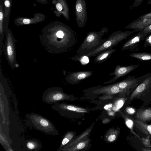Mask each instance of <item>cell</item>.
Listing matches in <instances>:
<instances>
[{
	"mask_svg": "<svg viewBox=\"0 0 151 151\" xmlns=\"http://www.w3.org/2000/svg\"><path fill=\"white\" fill-rule=\"evenodd\" d=\"M141 31L145 36L151 33V24L144 28Z\"/></svg>",
	"mask_w": 151,
	"mask_h": 151,
	"instance_id": "cell-26",
	"label": "cell"
},
{
	"mask_svg": "<svg viewBox=\"0 0 151 151\" xmlns=\"http://www.w3.org/2000/svg\"><path fill=\"white\" fill-rule=\"evenodd\" d=\"M46 16L44 14L39 13L34 14L32 18L19 17L15 19V24L17 26L37 24L43 22L45 20Z\"/></svg>",
	"mask_w": 151,
	"mask_h": 151,
	"instance_id": "cell-11",
	"label": "cell"
},
{
	"mask_svg": "<svg viewBox=\"0 0 151 151\" xmlns=\"http://www.w3.org/2000/svg\"><path fill=\"white\" fill-rule=\"evenodd\" d=\"M70 134H67L64 138L63 140H62L61 146H60V148L61 147L63 146L66 144H67L69 141L70 140Z\"/></svg>",
	"mask_w": 151,
	"mask_h": 151,
	"instance_id": "cell-27",
	"label": "cell"
},
{
	"mask_svg": "<svg viewBox=\"0 0 151 151\" xmlns=\"http://www.w3.org/2000/svg\"><path fill=\"white\" fill-rule=\"evenodd\" d=\"M135 99L142 100L144 106L151 103V73H147L145 79L132 91L126 101V105H129Z\"/></svg>",
	"mask_w": 151,
	"mask_h": 151,
	"instance_id": "cell-4",
	"label": "cell"
},
{
	"mask_svg": "<svg viewBox=\"0 0 151 151\" xmlns=\"http://www.w3.org/2000/svg\"><path fill=\"white\" fill-rule=\"evenodd\" d=\"M145 38V42L144 45V47L145 48L148 46H151V33Z\"/></svg>",
	"mask_w": 151,
	"mask_h": 151,
	"instance_id": "cell-23",
	"label": "cell"
},
{
	"mask_svg": "<svg viewBox=\"0 0 151 151\" xmlns=\"http://www.w3.org/2000/svg\"><path fill=\"white\" fill-rule=\"evenodd\" d=\"M129 55L142 61L151 60V53L148 52H135L131 53Z\"/></svg>",
	"mask_w": 151,
	"mask_h": 151,
	"instance_id": "cell-21",
	"label": "cell"
},
{
	"mask_svg": "<svg viewBox=\"0 0 151 151\" xmlns=\"http://www.w3.org/2000/svg\"><path fill=\"white\" fill-rule=\"evenodd\" d=\"M145 36L141 31L134 35L124 43L122 47V50H129L136 51L138 50V44L142 40L145 39Z\"/></svg>",
	"mask_w": 151,
	"mask_h": 151,
	"instance_id": "cell-10",
	"label": "cell"
},
{
	"mask_svg": "<svg viewBox=\"0 0 151 151\" xmlns=\"http://www.w3.org/2000/svg\"><path fill=\"white\" fill-rule=\"evenodd\" d=\"M93 71H83L70 73L65 78L66 81L71 83H79L80 81L92 76Z\"/></svg>",
	"mask_w": 151,
	"mask_h": 151,
	"instance_id": "cell-12",
	"label": "cell"
},
{
	"mask_svg": "<svg viewBox=\"0 0 151 151\" xmlns=\"http://www.w3.org/2000/svg\"><path fill=\"white\" fill-rule=\"evenodd\" d=\"M104 32L102 31L99 32H90L77 50V55L70 59L75 61L79 60L82 57L99 47L106 40V39L101 38L104 34Z\"/></svg>",
	"mask_w": 151,
	"mask_h": 151,
	"instance_id": "cell-2",
	"label": "cell"
},
{
	"mask_svg": "<svg viewBox=\"0 0 151 151\" xmlns=\"http://www.w3.org/2000/svg\"><path fill=\"white\" fill-rule=\"evenodd\" d=\"M115 51V49L111 48L102 52L97 55L94 62L97 64L103 63L109 58Z\"/></svg>",
	"mask_w": 151,
	"mask_h": 151,
	"instance_id": "cell-19",
	"label": "cell"
},
{
	"mask_svg": "<svg viewBox=\"0 0 151 151\" xmlns=\"http://www.w3.org/2000/svg\"><path fill=\"white\" fill-rule=\"evenodd\" d=\"M142 143L145 147H151V144L149 139L147 138H142L141 140Z\"/></svg>",
	"mask_w": 151,
	"mask_h": 151,
	"instance_id": "cell-24",
	"label": "cell"
},
{
	"mask_svg": "<svg viewBox=\"0 0 151 151\" xmlns=\"http://www.w3.org/2000/svg\"><path fill=\"white\" fill-rule=\"evenodd\" d=\"M23 149L26 151H39L42 147V144L38 140L32 139L23 141L22 142Z\"/></svg>",
	"mask_w": 151,
	"mask_h": 151,
	"instance_id": "cell-13",
	"label": "cell"
},
{
	"mask_svg": "<svg viewBox=\"0 0 151 151\" xmlns=\"http://www.w3.org/2000/svg\"><path fill=\"white\" fill-rule=\"evenodd\" d=\"M137 109L132 106H128L125 109V112L128 115L135 119Z\"/></svg>",
	"mask_w": 151,
	"mask_h": 151,
	"instance_id": "cell-22",
	"label": "cell"
},
{
	"mask_svg": "<svg viewBox=\"0 0 151 151\" xmlns=\"http://www.w3.org/2000/svg\"><path fill=\"white\" fill-rule=\"evenodd\" d=\"M116 138L114 135H111L108 138V140L109 142H112L115 140Z\"/></svg>",
	"mask_w": 151,
	"mask_h": 151,
	"instance_id": "cell-30",
	"label": "cell"
},
{
	"mask_svg": "<svg viewBox=\"0 0 151 151\" xmlns=\"http://www.w3.org/2000/svg\"><path fill=\"white\" fill-rule=\"evenodd\" d=\"M151 18V12L140 16L136 20L137 21H143L147 19Z\"/></svg>",
	"mask_w": 151,
	"mask_h": 151,
	"instance_id": "cell-25",
	"label": "cell"
},
{
	"mask_svg": "<svg viewBox=\"0 0 151 151\" xmlns=\"http://www.w3.org/2000/svg\"><path fill=\"white\" fill-rule=\"evenodd\" d=\"M135 32L134 30L124 32L119 31L115 32L106 39V40L99 47L83 56L88 57L94 56L105 50L113 48L114 46H116L119 42L126 39L130 35Z\"/></svg>",
	"mask_w": 151,
	"mask_h": 151,
	"instance_id": "cell-5",
	"label": "cell"
},
{
	"mask_svg": "<svg viewBox=\"0 0 151 151\" xmlns=\"http://www.w3.org/2000/svg\"><path fill=\"white\" fill-rule=\"evenodd\" d=\"M6 39L3 46V51L9 65L12 69L17 67L15 50L16 40L13 36L11 30L6 29L5 33Z\"/></svg>",
	"mask_w": 151,
	"mask_h": 151,
	"instance_id": "cell-6",
	"label": "cell"
},
{
	"mask_svg": "<svg viewBox=\"0 0 151 151\" xmlns=\"http://www.w3.org/2000/svg\"><path fill=\"white\" fill-rule=\"evenodd\" d=\"M41 38L47 50L55 53L71 50L78 42L76 34L66 29L58 21L51 22L45 26Z\"/></svg>",
	"mask_w": 151,
	"mask_h": 151,
	"instance_id": "cell-1",
	"label": "cell"
},
{
	"mask_svg": "<svg viewBox=\"0 0 151 151\" xmlns=\"http://www.w3.org/2000/svg\"><path fill=\"white\" fill-rule=\"evenodd\" d=\"M144 0H134L132 7H137Z\"/></svg>",
	"mask_w": 151,
	"mask_h": 151,
	"instance_id": "cell-28",
	"label": "cell"
},
{
	"mask_svg": "<svg viewBox=\"0 0 151 151\" xmlns=\"http://www.w3.org/2000/svg\"><path fill=\"white\" fill-rule=\"evenodd\" d=\"M146 122L151 121V108L141 107L137 109L135 119Z\"/></svg>",
	"mask_w": 151,
	"mask_h": 151,
	"instance_id": "cell-14",
	"label": "cell"
},
{
	"mask_svg": "<svg viewBox=\"0 0 151 151\" xmlns=\"http://www.w3.org/2000/svg\"><path fill=\"white\" fill-rule=\"evenodd\" d=\"M124 118L126 126L130 130L133 134L139 140H141V138L134 131V128L135 126L134 119L128 115H124Z\"/></svg>",
	"mask_w": 151,
	"mask_h": 151,
	"instance_id": "cell-20",
	"label": "cell"
},
{
	"mask_svg": "<svg viewBox=\"0 0 151 151\" xmlns=\"http://www.w3.org/2000/svg\"><path fill=\"white\" fill-rule=\"evenodd\" d=\"M134 126L149 137L151 138V124H148L140 120L134 119Z\"/></svg>",
	"mask_w": 151,
	"mask_h": 151,
	"instance_id": "cell-18",
	"label": "cell"
},
{
	"mask_svg": "<svg viewBox=\"0 0 151 151\" xmlns=\"http://www.w3.org/2000/svg\"><path fill=\"white\" fill-rule=\"evenodd\" d=\"M66 98V95L60 87H53L48 88L44 92L42 100L49 104H55Z\"/></svg>",
	"mask_w": 151,
	"mask_h": 151,
	"instance_id": "cell-7",
	"label": "cell"
},
{
	"mask_svg": "<svg viewBox=\"0 0 151 151\" xmlns=\"http://www.w3.org/2000/svg\"><path fill=\"white\" fill-rule=\"evenodd\" d=\"M151 24V18L143 21L135 20L125 27L126 28L134 30L135 32H139Z\"/></svg>",
	"mask_w": 151,
	"mask_h": 151,
	"instance_id": "cell-15",
	"label": "cell"
},
{
	"mask_svg": "<svg viewBox=\"0 0 151 151\" xmlns=\"http://www.w3.org/2000/svg\"><path fill=\"white\" fill-rule=\"evenodd\" d=\"M4 12L3 0H0V56L2 53V48L5 31L4 28Z\"/></svg>",
	"mask_w": 151,
	"mask_h": 151,
	"instance_id": "cell-16",
	"label": "cell"
},
{
	"mask_svg": "<svg viewBox=\"0 0 151 151\" xmlns=\"http://www.w3.org/2000/svg\"><path fill=\"white\" fill-rule=\"evenodd\" d=\"M38 2L42 4H45L48 3L47 0H35Z\"/></svg>",
	"mask_w": 151,
	"mask_h": 151,
	"instance_id": "cell-32",
	"label": "cell"
},
{
	"mask_svg": "<svg viewBox=\"0 0 151 151\" xmlns=\"http://www.w3.org/2000/svg\"><path fill=\"white\" fill-rule=\"evenodd\" d=\"M85 146V144L83 142H81L78 144L77 148L78 149H81L83 148Z\"/></svg>",
	"mask_w": 151,
	"mask_h": 151,
	"instance_id": "cell-29",
	"label": "cell"
},
{
	"mask_svg": "<svg viewBox=\"0 0 151 151\" xmlns=\"http://www.w3.org/2000/svg\"><path fill=\"white\" fill-rule=\"evenodd\" d=\"M147 75V74L138 78H135L134 76H129L117 84L121 89L127 94L130 95L136 87L145 79Z\"/></svg>",
	"mask_w": 151,
	"mask_h": 151,
	"instance_id": "cell-8",
	"label": "cell"
},
{
	"mask_svg": "<svg viewBox=\"0 0 151 151\" xmlns=\"http://www.w3.org/2000/svg\"><path fill=\"white\" fill-rule=\"evenodd\" d=\"M77 11L79 12H81L82 10V7L80 4H78L76 6Z\"/></svg>",
	"mask_w": 151,
	"mask_h": 151,
	"instance_id": "cell-31",
	"label": "cell"
},
{
	"mask_svg": "<svg viewBox=\"0 0 151 151\" xmlns=\"http://www.w3.org/2000/svg\"><path fill=\"white\" fill-rule=\"evenodd\" d=\"M142 150L144 151H151V149L150 147H145L143 148Z\"/></svg>",
	"mask_w": 151,
	"mask_h": 151,
	"instance_id": "cell-33",
	"label": "cell"
},
{
	"mask_svg": "<svg viewBox=\"0 0 151 151\" xmlns=\"http://www.w3.org/2000/svg\"><path fill=\"white\" fill-rule=\"evenodd\" d=\"M25 117V123L29 126L47 134H58V132L52 123L42 116L32 112L27 114Z\"/></svg>",
	"mask_w": 151,
	"mask_h": 151,
	"instance_id": "cell-3",
	"label": "cell"
},
{
	"mask_svg": "<svg viewBox=\"0 0 151 151\" xmlns=\"http://www.w3.org/2000/svg\"><path fill=\"white\" fill-rule=\"evenodd\" d=\"M139 65V64L127 66L117 65L115 68L114 71L109 74L110 76L114 75V77L109 81L104 83H110L115 81L120 77L130 73L137 68Z\"/></svg>",
	"mask_w": 151,
	"mask_h": 151,
	"instance_id": "cell-9",
	"label": "cell"
},
{
	"mask_svg": "<svg viewBox=\"0 0 151 151\" xmlns=\"http://www.w3.org/2000/svg\"><path fill=\"white\" fill-rule=\"evenodd\" d=\"M4 5V28L5 31L8 28V24L12 6V0H3Z\"/></svg>",
	"mask_w": 151,
	"mask_h": 151,
	"instance_id": "cell-17",
	"label": "cell"
},
{
	"mask_svg": "<svg viewBox=\"0 0 151 151\" xmlns=\"http://www.w3.org/2000/svg\"><path fill=\"white\" fill-rule=\"evenodd\" d=\"M147 3L149 4H151V0H149L147 2Z\"/></svg>",
	"mask_w": 151,
	"mask_h": 151,
	"instance_id": "cell-34",
	"label": "cell"
}]
</instances>
